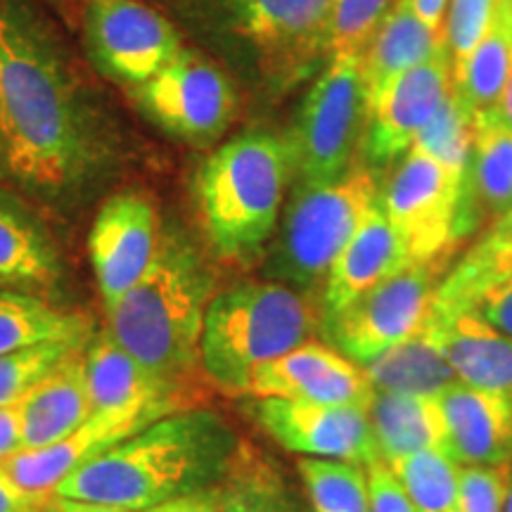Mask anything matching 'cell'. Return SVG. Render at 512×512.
<instances>
[{
    "instance_id": "obj_29",
    "label": "cell",
    "mask_w": 512,
    "mask_h": 512,
    "mask_svg": "<svg viewBox=\"0 0 512 512\" xmlns=\"http://www.w3.org/2000/svg\"><path fill=\"white\" fill-rule=\"evenodd\" d=\"M91 328L79 313L55 309L34 294L0 287V356L46 342H88Z\"/></svg>"
},
{
    "instance_id": "obj_6",
    "label": "cell",
    "mask_w": 512,
    "mask_h": 512,
    "mask_svg": "<svg viewBox=\"0 0 512 512\" xmlns=\"http://www.w3.org/2000/svg\"><path fill=\"white\" fill-rule=\"evenodd\" d=\"M380 190L377 171L361 157L335 181L294 183L264 273L297 292L325 285L339 252L380 200Z\"/></svg>"
},
{
    "instance_id": "obj_42",
    "label": "cell",
    "mask_w": 512,
    "mask_h": 512,
    "mask_svg": "<svg viewBox=\"0 0 512 512\" xmlns=\"http://www.w3.org/2000/svg\"><path fill=\"white\" fill-rule=\"evenodd\" d=\"M221 508V496L219 486H211V489L195 491V494H185L178 498H171L155 508L138 510V512H219Z\"/></svg>"
},
{
    "instance_id": "obj_32",
    "label": "cell",
    "mask_w": 512,
    "mask_h": 512,
    "mask_svg": "<svg viewBox=\"0 0 512 512\" xmlns=\"http://www.w3.org/2000/svg\"><path fill=\"white\" fill-rule=\"evenodd\" d=\"M418 512H458L460 465L441 448H425L387 463Z\"/></svg>"
},
{
    "instance_id": "obj_26",
    "label": "cell",
    "mask_w": 512,
    "mask_h": 512,
    "mask_svg": "<svg viewBox=\"0 0 512 512\" xmlns=\"http://www.w3.org/2000/svg\"><path fill=\"white\" fill-rule=\"evenodd\" d=\"M60 273V256L46 228L10 192L0 190V285L48 287Z\"/></svg>"
},
{
    "instance_id": "obj_8",
    "label": "cell",
    "mask_w": 512,
    "mask_h": 512,
    "mask_svg": "<svg viewBox=\"0 0 512 512\" xmlns=\"http://www.w3.org/2000/svg\"><path fill=\"white\" fill-rule=\"evenodd\" d=\"M380 209L418 264L446 266L458 242L475 230L467 183L420 147H411L382 185Z\"/></svg>"
},
{
    "instance_id": "obj_45",
    "label": "cell",
    "mask_w": 512,
    "mask_h": 512,
    "mask_svg": "<svg viewBox=\"0 0 512 512\" xmlns=\"http://www.w3.org/2000/svg\"><path fill=\"white\" fill-rule=\"evenodd\" d=\"M53 512H136L114 508V505H100V503H86V501H69V498L55 496Z\"/></svg>"
},
{
    "instance_id": "obj_18",
    "label": "cell",
    "mask_w": 512,
    "mask_h": 512,
    "mask_svg": "<svg viewBox=\"0 0 512 512\" xmlns=\"http://www.w3.org/2000/svg\"><path fill=\"white\" fill-rule=\"evenodd\" d=\"M83 366L93 413H150L164 418L183 408L181 387L152 375L107 330L83 349Z\"/></svg>"
},
{
    "instance_id": "obj_24",
    "label": "cell",
    "mask_w": 512,
    "mask_h": 512,
    "mask_svg": "<svg viewBox=\"0 0 512 512\" xmlns=\"http://www.w3.org/2000/svg\"><path fill=\"white\" fill-rule=\"evenodd\" d=\"M441 347L458 382L505 394L512 401V339L491 330L470 311L444 316L434 309Z\"/></svg>"
},
{
    "instance_id": "obj_3",
    "label": "cell",
    "mask_w": 512,
    "mask_h": 512,
    "mask_svg": "<svg viewBox=\"0 0 512 512\" xmlns=\"http://www.w3.org/2000/svg\"><path fill=\"white\" fill-rule=\"evenodd\" d=\"M214 278L200 252L176 228H162L143 278L107 313V332L159 380L176 384L200 368L204 313Z\"/></svg>"
},
{
    "instance_id": "obj_37",
    "label": "cell",
    "mask_w": 512,
    "mask_h": 512,
    "mask_svg": "<svg viewBox=\"0 0 512 512\" xmlns=\"http://www.w3.org/2000/svg\"><path fill=\"white\" fill-rule=\"evenodd\" d=\"M498 0H448L444 36L456 76L477 43L482 41L494 17Z\"/></svg>"
},
{
    "instance_id": "obj_13",
    "label": "cell",
    "mask_w": 512,
    "mask_h": 512,
    "mask_svg": "<svg viewBox=\"0 0 512 512\" xmlns=\"http://www.w3.org/2000/svg\"><path fill=\"white\" fill-rule=\"evenodd\" d=\"M453 91L451 53L415 64L366 102L361 159L382 169L406 155Z\"/></svg>"
},
{
    "instance_id": "obj_28",
    "label": "cell",
    "mask_w": 512,
    "mask_h": 512,
    "mask_svg": "<svg viewBox=\"0 0 512 512\" xmlns=\"http://www.w3.org/2000/svg\"><path fill=\"white\" fill-rule=\"evenodd\" d=\"M219 496V512H311L283 470L249 444H240Z\"/></svg>"
},
{
    "instance_id": "obj_14",
    "label": "cell",
    "mask_w": 512,
    "mask_h": 512,
    "mask_svg": "<svg viewBox=\"0 0 512 512\" xmlns=\"http://www.w3.org/2000/svg\"><path fill=\"white\" fill-rule=\"evenodd\" d=\"M247 411L275 444L297 456L344 460L363 467L380 460L368 408L252 396Z\"/></svg>"
},
{
    "instance_id": "obj_15",
    "label": "cell",
    "mask_w": 512,
    "mask_h": 512,
    "mask_svg": "<svg viewBox=\"0 0 512 512\" xmlns=\"http://www.w3.org/2000/svg\"><path fill=\"white\" fill-rule=\"evenodd\" d=\"M159 235L162 223L147 197L119 192L102 202L88 233V254L107 313L150 268Z\"/></svg>"
},
{
    "instance_id": "obj_2",
    "label": "cell",
    "mask_w": 512,
    "mask_h": 512,
    "mask_svg": "<svg viewBox=\"0 0 512 512\" xmlns=\"http://www.w3.org/2000/svg\"><path fill=\"white\" fill-rule=\"evenodd\" d=\"M242 441L219 413L181 408L107 448L69 475L55 496L147 510L219 486Z\"/></svg>"
},
{
    "instance_id": "obj_46",
    "label": "cell",
    "mask_w": 512,
    "mask_h": 512,
    "mask_svg": "<svg viewBox=\"0 0 512 512\" xmlns=\"http://www.w3.org/2000/svg\"><path fill=\"white\" fill-rule=\"evenodd\" d=\"M484 235H491V238H505V235H512V209L505 211L501 219H496L494 226L486 230Z\"/></svg>"
},
{
    "instance_id": "obj_33",
    "label": "cell",
    "mask_w": 512,
    "mask_h": 512,
    "mask_svg": "<svg viewBox=\"0 0 512 512\" xmlns=\"http://www.w3.org/2000/svg\"><path fill=\"white\" fill-rule=\"evenodd\" d=\"M311 512H370L368 470L328 458H299Z\"/></svg>"
},
{
    "instance_id": "obj_27",
    "label": "cell",
    "mask_w": 512,
    "mask_h": 512,
    "mask_svg": "<svg viewBox=\"0 0 512 512\" xmlns=\"http://www.w3.org/2000/svg\"><path fill=\"white\" fill-rule=\"evenodd\" d=\"M467 209L475 228L479 221L501 219L512 209V128L491 112L475 117Z\"/></svg>"
},
{
    "instance_id": "obj_34",
    "label": "cell",
    "mask_w": 512,
    "mask_h": 512,
    "mask_svg": "<svg viewBox=\"0 0 512 512\" xmlns=\"http://www.w3.org/2000/svg\"><path fill=\"white\" fill-rule=\"evenodd\" d=\"M472 136H475V112L460 98L456 83H453V91L446 95L439 112L434 114L411 147H420L422 152L432 155L451 174L463 178L470 190Z\"/></svg>"
},
{
    "instance_id": "obj_30",
    "label": "cell",
    "mask_w": 512,
    "mask_h": 512,
    "mask_svg": "<svg viewBox=\"0 0 512 512\" xmlns=\"http://www.w3.org/2000/svg\"><path fill=\"white\" fill-rule=\"evenodd\" d=\"M512 72V15L505 0H498L489 29L463 69L453 76L456 91L472 112L494 110Z\"/></svg>"
},
{
    "instance_id": "obj_7",
    "label": "cell",
    "mask_w": 512,
    "mask_h": 512,
    "mask_svg": "<svg viewBox=\"0 0 512 512\" xmlns=\"http://www.w3.org/2000/svg\"><path fill=\"white\" fill-rule=\"evenodd\" d=\"M183 17L202 15L235 38L271 91H287L328 60L325 29L335 0H159Z\"/></svg>"
},
{
    "instance_id": "obj_12",
    "label": "cell",
    "mask_w": 512,
    "mask_h": 512,
    "mask_svg": "<svg viewBox=\"0 0 512 512\" xmlns=\"http://www.w3.org/2000/svg\"><path fill=\"white\" fill-rule=\"evenodd\" d=\"M131 95L147 121L192 145L219 138L238 110L230 76L188 48Z\"/></svg>"
},
{
    "instance_id": "obj_38",
    "label": "cell",
    "mask_w": 512,
    "mask_h": 512,
    "mask_svg": "<svg viewBox=\"0 0 512 512\" xmlns=\"http://www.w3.org/2000/svg\"><path fill=\"white\" fill-rule=\"evenodd\" d=\"M512 482V463L460 465L458 512H503Z\"/></svg>"
},
{
    "instance_id": "obj_20",
    "label": "cell",
    "mask_w": 512,
    "mask_h": 512,
    "mask_svg": "<svg viewBox=\"0 0 512 512\" xmlns=\"http://www.w3.org/2000/svg\"><path fill=\"white\" fill-rule=\"evenodd\" d=\"M446 415V453L458 465L512 463V401L456 382L439 396Z\"/></svg>"
},
{
    "instance_id": "obj_47",
    "label": "cell",
    "mask_w": 512,
    "mask_h": 512,
    "mask_svg": "<svg viewBox=\"0 0 512 512\" xmlns=\"http://www.w3.org/2000/svg\"><path fill=\"white\" fill-rule=\"evenodd\" d=\"M503 512H512V482H510V489H508V498H505V510Z\"/></svg>"
},
{
    "instance_id": "obj_43",
    "label": "cell",
    "mask_w": 512,
    "mask_h": 512,
    "mask_svg": "<svg viewBox=\"0 0 512 512\" xmlns=\"http://www.w3.org/2000/svg\"><path fill=\"white\" fill-rule=\"evenodd\" d=\"M19 451H24V432L22 415L15 403V406L0 408V463Z\"/></svg>"
},
{
    "instance_id": "obj_36",
    "label": "cell",
    "mask_w": 512,
    "mask_h": 512,
    "mask_svg": "<svg viewBox=\"0 0 512 512\" xmlns=\"http://www.w3.org/2000/svg\"><path fill=\"white\" fill-rule=\"evenodd\" d=\"M79 347L86 342H46L0 356V408L19 403L57 361Z\"/></svg>"
},
{
    "instance_id": "obj_17",
    "label": "cell",
    "mask_w": 512,
    "mask_h": 512,
    "mask_svg": "<svg viewBox=\"0 0 512 512\" xmlns=\"http://www.w3.org/2000/svg\"><path fill=\"white\" fill-rule=\"evenodd\" d=\"M155 420H159L157 415L150 413H91V418L64 439L41 448L19 451L0 465L27 491L55 494L57 486L74 475L79 467L91 463L107 448L117 446L119 441L128 439Z\"/></svg>"
},
{
    "instance_id": "obj_25",
    "label": "cell",
    "mask_w": 512,
    "mask_h": 512,
    "mask_svg": "<svg viewBox=\"0 0 512 512\" xmlns=\"http://www.w3.org/2000/svg\"><path fill=\"white\" fill-rule=\"evenodd\" d=\"M377 453L384 463L425 448L448 446L446 415L439 396L375 392L368 406Z\"/></svg>"
},
{
    "instance_id": "obj_10",
    "label": "cell",
    "mask_w": 512,
    "mask_h": 512,
    "mask_svg": "<svg viewBox=\"0 0 512 512\" xmlns=\"http://www.w3.org/2000/svg\"><path fill=\"white\" fill-rule=\"evenodd\" d=\"M444 264H413L358 294L335 316L323 320L328 339L349 361L363 363L411 337L430 318Z\"/></svg>"
},
{
    "instance_id": "obj_41",
    "label": "cell",
    "mask_w": 512,
    "mask_h": 512,
    "mask_svg": "<svg viewBox=\"0 0 512 512\" xmlns=\"http://www.w3.org/2000/svg\"><path fill=\"white\" fill-rule=\"evenodd\" d=\"M55 494H34L19 486L0 465V512H53Z\"/></svg>"
},
{
    "instance_id": "obj_31",
    "label": "cell",
    "mask_w": 512,
    "mask_h": 512,
    "mask_svg": "<svg viewBox=\"0 0 512 512\" xmlns=\"http://www.w3.org/2000/svg\"><path fill=\"white\" fill-rule=\"evenodd\" d=\"M512 278V235H484L439 283L434 309L444 316L463 311L484 287Z\"/></svg>"
},
{
    "instance_id": "obj_40",
    "label": "cell",
    "mask_w": 512,
    "mask_h": 512,
    "mask_svg": "<svg viewBox=\"0 0 512 512\" xmlns=\"http://www.w3.org/2000/svg\"><path fill=\"white\" fill-rule=\"evenodd\" d=\"M370 512H418L411 496L406 494L399 479L384 460H375L368 467Z\"/></svg>"
},
{
    "instance_id": "obj_5",
    "label": "cell",
    "mask_w": 512,
    "mask_h": 512,
    "mask_svg": "<svg viewBox=\"0 0 512 512\" xmlns=\"http://www.w3.org/2000/svg\"><path fill=\"white\" fill-rule=\"evenodd\" d=\"M316 325V309L292 287L235 285L214 294L204 313L200 368L221 392L247 396L254 370L309 342Z\"/></svg>"
},
{
    "instance_id": "obj_4",
    "label": "cell",
    "mask_w": 512,
    "mask_h": 512,
    "mask_svg": "<svg viewBox=\"0 0 512 512\" xmlns=\"http://www.w3.org/2000/svg\"><path fill=\"white\" fill-rule=\"evenodd\" d=\"M294 178L287 138L242 133L204 159L195 178L200 221L211 249L226 261L249 264L271 245Z\"/></svg>"
},
{
    "instance_id": "obj_48",
    "label": "cell",
    "mask_w": 512,
    "mask_h": 512,
    "mask_svg": "<svg viewBox=\"0 0 512 512\" xmlns=\"http://www.w3.org/2000/svg\"><path fill=\"white\" fill-rule=\"evenodd\" d=\"M505 5H508V10H510V15H512V0H505Z\"/></svg>"
},
{
    "instance_id": "obj_19",
    "label": "cell",
    "mask_w": 512,
    "mask_h": 512,
    "mask_svg": "<svg viewBox=\"0 0 512 512\" xmlns=\"http://www.w3.org/2000/svg\"><path fill=\"white\" fill-rule=\"evenodd\" d=\"M408 264H413L408 249L377 200L375 207L358 223L325 278L323 294H320V302H323L320 320L335 316L349 302H354L358 294L380 285L382 280Z\"/></svg>"
},
{
    "instance_id": "obj_35",
    "label": "cell",
    "mask_w": 512,
    "mask_h": 512,
    "mask_svg": "<svg viewBox=\"0 0 512 512\" xmlns=\"http://www.w3.org/2000/svg\"><path fill=\"white\" fill-rule=\"evenodd\" d=\"M392 3L394 0H335L325 29L328 60L347 55L361 57Z\"/></svg>"
},
{
    "instance_id": "obj_11",
    "label": "cell",
    "mask_w": 512,
    "mask_h": 512,
    "mask_svg": "<svg viewBox=\"0 0 512 512\" xmlns=\"http://www.w3.org/2000/svg\"><path fill=\"white\" fill-rule=\"evenodd\" d=\"M83 48L100 76L131 91L185 46L176 24L143 0H86Z\"/></svg>"
},
{
    "instance_id": "obj_1",
    "label": "cell",
    "mask_w": 512,
    "mask_h": 512,
    "mask_svg": "<svg viewBox=\"0 0 512 512\" xmlns=\"http://www.w3.org/2000/svg\"><path fill=\"white\" fill-rule=\"evenodd\" d=\"M117 124L69 50L27 0L0 3V166L50 202L74 200L112 176Z\"/></svg>"
},
{
    "instance_id": "obj_39",
    "label": "cell",
    "mask_w": 512,
    "mask_h": 512,
    "mask_svg": "<svg viewBox=\"0 0 512 512\" xmlns=\"http://www.w3.org/2000/svg\"><path fill=\"white\" fill-rule=\"evenodd\" d=\"M463 311H470L491 330L512 339V278L484 287Z\"/></svg>"
},
{
    "instance_id": "obj_21",
    "label": "cell",
    "mask_w": 512,
    "mask_h": 512,
    "mask_svg": "<svg viewBox=\"0 0 512 512\" xmlns=\"http://www.w3.org/2000/svg\"><path fill=\"white\" fill-rule=\"evenodd\" d=\"M24 451L55 444L91 418L83 347L69 351L19 399Z\"/></svg>"
},
{
    "instance_id": "obj_9",
    "label": "cell",
    "mask_w": 512,
    "mask_h": 512,
    "mask_svg": "<svg viewBox=\"0 0 512 512\" xmlns=\"http://www.w3.org/2000/svg\"><path fill=\"white\" fill-rule=\"evenodd\" d=\"M366 126L361 57H330L306 93L287 145L294 183L335 181L356 162Z\"/></svg>"
},
{
    "instance_id": "obj_23",
    "label": "cell",
    "mask_w": 512,
    "mask_h": 512,
    "mask_svg": "<svg viewBox=\"0 0 512 512\" xmlns=\"http://www.w3.org/2000/svg\"><path fill=\"white\" fill-rule=\"evenodd\" d=\"M446 50L444 29L427 27L406 0H394L361 55L366 102L399 74Z\"/></svg>"
},
{
    "instance_id": "obj_44",
    "label": "cell",
    "mask_w": 512,
    "mask_h": 512,
    "mask_svg": "<svg viewBox=\"0 0 512 512\" xmlns=\"http://www.w3.org/2000/svg\"><path fill=\"white\" fill-rule=\"evenodd\" d=\"M406 3L411 5L415 15H418L427 27L444 29L448 0H406Z\"/></svg>"
},
{
    "instance_id": "obj_22",
    "label": "cell",
    "mask_w": 512,
    "mask_h": 512,
    "mask_svg": "<svg viewBox=\"0 0 512 512\" xmlns=\"http://www.w3.org/2000/svg\"><path fill=\"white\" fill-rule=\"evenodd\" d=\"M361 368L375 392L441 396L458 382L456 370L441 347L434 309L411 337L380 351Z\"/></svg>"
},
{
    "instance_id": "obj_16",
    "label": "cell",
    "mask_w": 512,
    "mask_h": 512,
    "mask_svg": "<svg viewBox=\"0 0 512 512\" xmlns=\"http://www.w3.org/2000/svg\"><path fill=\"white\" fill-rule=\"evenodd\" d=\"M247 396L368 408L375 389L358 363L335 347L304 342L285 356L259 366L249 377Z\"/></svg>"
}]
</instances>
